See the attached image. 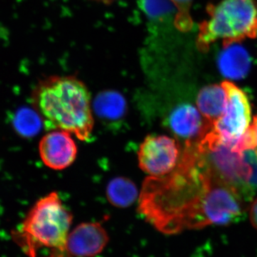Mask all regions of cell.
I'll return each mask as SVG.
<instances>
[{
	"mask_svg": "<svg viewBox=\"0 0 257 257\" xmlns=\"http://www.w3.org/2000/svg\"><path fill=\"white\" fill-rule=\"evenodd\" d=\"M227 96L224 114L213 124L211 133L219 141L231 145L246 132L251 121V108L247 96L230 81L221 82Z\"/></svg>",
	"mask_w": 257,
	"mask_h": 257,
	"instance_id": "cell-5",
	"label": "cell"
},
{
	"mask_svg": "<svg viewBox=\"0 0 257 257\" xmlns=\"http://www.w3.org/2000/svg\"><path fill=\"white\" fill-rule=\"evenodd\" d=\"M109 242V236L98 222L82 223L69 233L62 252H50L47 257H96Z\"/></svg>",
	"mask_w": 257,
	"mask_h": 257,
	"instance_id": "cell-7",
	"label": "cell"
},
{
	"mask_svg": "<svg viewBox=\"0 0 257 257\" xmlns=\"http://www.w3.org/2000/svg\"><path fill=\"white\" fill-rule=\"evenodd\" d=\"M39 152L43 163L49 168L62 170L76 160L77 147L71 133L56 130L47 133L40 140Z\"/></svg>",
	"mask_w": 257,
	"mask_h": 257,
	"instance_id": "cell-8",
	"label": "cell"
},
{
	"mask_svg": "<svg viewBox=\"0 0 257 257\" xmlns=\"http://www.w3.org/2000/svg\"><path fill=\"white\" fill-rule=\"evenodd\" d=\"M252 124L253 125V126H255V128H256V130H257V115H256V116H254V118H253V121ZM254 152H255V154H256V157H257V147L256 149H255Z\"/></svg>",
	"mask_w": 257,
	"mask_h": 257,
	"instance_id": "cell-19",
	"label": "cell"
},
{
	"mask_svg": "<svg viewBox=\"0 0 257 257\" xmlns=\"http://www.w3.org/2000/svg\"><path fill=\"white\" fill-rule=\"evenodd\" d=\"M138 161L141 170L151 177L170 173L180 159V147L166 135H149L140 145Z\"/></svg>",
	"mask_w": 257,
	"mask_h": 257,
	"instance_id": "cell-6",
	"label": "cell"
},
{
	"mask_svg": "<svg viewBox=\"0 0 257 257\" xmlns=\"http://www.w3.org/2000/svg\"><path fill=\"white\" fill-rule=\"evenodd\" d=\"M227 104L226 91L221 84H211L203 87L197 98L198 110L211 124L224 114Z\"/></svg>",
	"mask_w": 257,
	"mask_h": 257,
	"instance_id": "cell-12",
	"label": "cell"
},
{
	"mask_svg": "<svg viewBox=\"0 0 257 257\" xmlns=\"http://www.w3.org/2000/svg\"><path fill=\"white\" fill-rule=\"evenodd\" d=\"M168 123L172 133L185 143L199 140L212 128L197 108L189 104L176 107L169 116Z\"/></svg>",
	"mask_w": 257,
	"mask_h": 257,
	"instance_id": "cell-9",
	"label": "cell"
},
{
	"mask_svg": "<svg viewBox=\"0 0 257 257\" xmlns=\"http://www.w3.org/2000/svg\"><path fill=\"white\" fill-rule=\"evenodd\" d=\"M96 116L105 123L114 124L124 119L127 104L122 94L114 90L99 92L93 101Z\"/></svg>",
	"mask_w": 257,
	"mask_h": 257,
	"instance_id": "cell-11",
	"label": "cell"
},
{
	"mask_svg": "<svg viewBox=\"0 0 257 257\" xmlns=\"http://www.w3.org/2000/svg\"><path fill=\"white\" fill-rule=\"evenodd\" d=\"M145 12L151 17L168 13L171 8L167 0H142Z\"/></svg>",
	"mask_w": 257,
	"mask_h": 257,
	"instance_id": "cell-16",
	"label": "cell"
},
{
	"mask_svg": "<svg viewBox=\"0 0 257 257\" xmlns=\"http://www.w3.org/2000/svg\"><path fill=\"white\" fill-rule=\"evenodd\" d=\"M138 188L131 179L119 177L111 179L106 187L108 201L116 207H130L137 200Z\"/></svg>",
	"mask_w": 257,
	"mask_h": 257,
	"instance_id": "cell-13",
	"label": "cell"
},
{
	"mask_svg": "<svg viewBox=\"0 0 257 257\" xmlns=\"http://www.w3.org/2000/svg\"><path fill=\"white\" fill-rule=\"evenodd\" d=\"M248 214H249V219L251 225L254 229L257 230V198L251 203Z\"/></svg>",
	"mask_w": 257,
	"mask_h": 257,
	"instance_id": "cell-17",
	"label": "cell"
},
{
	"mask_svg": "<svg viewBox=\"0 0 257 257\" xmlns=\"http://www.w3.org/2000/svg\"><path fill=\"white\" fill-rule=\"evenodd\" d=\"M93 1L99 2V3H104V4H110L115 0H93Z\"/></svg>",
	"mask_w": 257,
	"mask_h": 257,
	"instance_id": "cell-18",
	"label": "cell"
},
{
	"mask_svg": "<svg viewBox=\"0 0 257 257\" xmlns=\"http://www.w3.org/2000/svg\"><path fill=\"white\" fill-rule=\"evenodd\" d=\"M207 20L199 25L198 50L207 52L211 44L222 41L223 47L257 37L256 0H221L207 5Z\"/></svg>",
	"mask_w": 257,
	"mask_h": 257,
	"instance_id": "cell-4",
	"label": "cell"
},
{
	"mask_svg": "<svg viewBox=\"0 0 257 257\" xmlns=\"http://www.w3.org/2000/svg\"><path fill=\"white\" fill-rule=\"evenodd\" d=\"M217 62L219 72L230 80L244 79L251 67L250 56L240 43L223 47Z\"/></svg>",
	"mask_w": 257,
	"mask_h": 257,
	"instance_id": "cell-10",
	"label": "cell"
},
{
	"mask_svg": "<svg viewBox=\"0 0 257 257\" xmlns=\"http://www.w3.org/2000/svg\"><path fill=\"white\" fill-rule=\"evenodd\" d=\"M172 5L177 10L175 15V28L180 32H187L191 31L194 26L192 16H191V8L194 0H170Z\"/></svg>",
	"mask_w": 257,
	"mask_h": 257,
	"instance_id": "cell-14",
	"label": "cell"
},
{
	"mask_svg": "<svg viewBox=\"0 0 257 257\" xmlns=\"http://www.w3.org/2000/svg\"><path fill=\"white\" fill-rule=\"evenodd\" d=\"M72 222V215L57 192L39 199L25 216L13 239L29 257H36L41 248L64 251Z\"/></svg>",
	"mask_w": 257,
	"mask_h": 257,
	"instance_id": "cell-3",
	"label": "cell"
},
{
	"mask_svg": "<svg viewBox=\"0 0 257 257\" xmlns=\"http://www.w3.org/2000/svg\"><path fill=\"white\" fill-rule=\"evenodd\" d=\"M243 204L239 189L219 178L199 160L197 167L157 184L140 213L165 234L239 221Z\"/></svg>",
	"mask_w": 257,
	"mask_h": 257,
	"instance_id": "cell-1",
	"label": "cell"
},
{
	"mask_svg": "<svg viewBox=\"0 0 257 257\" xmlns=\"http://www.w3.org/2000/svg\"><path fill=\"white\" fill-rule=\"evenodd\" d=\"M39 114L50 130L74 134L89 141L94 128L91 97L87 86L73 76H54L42 81L34 93Z\"/></svg>",
	"mask_w": 257,
	"mask_h": 257,
	"instance_id": "cell-2",
	"label": "cell"
},
{
	"mask_svg": "<svg viewBox=\"0 0 257 257\" xmlns=\"http://www.w3.org/2000/svg\"><path fill=\"white\" fill-rule=\"evenodd\" d=\"M234 152L243 153L248 150H254L257 147V130L253 124L250 125L247 130L239 139L231 145Z\"/></svg>",
	"mask_w": 257,
	"mask_h": 257,
	"instance_id": "cell-15",
	"label": "cell"
}]
</instances>
